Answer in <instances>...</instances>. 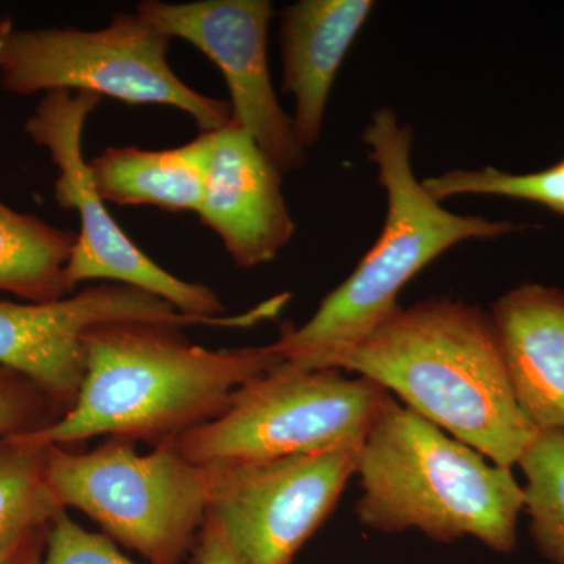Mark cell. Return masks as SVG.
Returning a JSON list of instances; mask_svg holds the SVG:
<instances>
[{
    "mask_svg": "<svg viewBox=\"0 0 564 564\" xmlns=\"http://www.w3.org/2000/svg\"><path fill=\"white\" fill-rule=\"evenodd\" d=\"M182 329L133 321L93 326L73 408L25 436L58 447L98 436L158 447L220 417L242 386L284 362L274 344L210 350Z\"/></svg>",
    "mask_w": 564,
    "mask_h": 564,
    "instance_id": "1",
    "label": "cell"
},
{
    "mask_svg": "<svg viewBox=\"0 0 564 564\" xmlns=\"http://www.w3.org/2000/svg\"><path fill=\"white\" fill-rule=\"evenodd\" d=\"M489 462L513 469L536 440L522 413L491 315L455 300L399 307L340 359Z\"/></svg>",
    "mask_w": 564,
    "mask_h": 564,
    "instance_id": "2",
    "label": "cell"
},
{
    "mask_svg": "<svg viewBox=\"0 0 564 564\" xmlns=\"http://www.w3.org/2000/svg\"><path fill=\"white\" fill-rule=\"evenodd\" d=\"M362 140L388 198L384 228L355 272L323 299L310 321L299 328L282 326L273 344L296 369L336 370L347 352L399 310L397 296L404 285L445 251L524 228L444 209L415 177L413 132L389 107L375 111Z\"/></svg>",
    "mask_w": 564,
    "mask_h": 564,
    "instance_id": "3",
    "label": "cell"
},
{
    "mask_svg": "<svg viewBox=\"0 0 564 564\" xmlns=\"http://www.w3.org/2000/svg\"><path fill=\"white\" fill-rule=\"evenodd\" d=\"M513 470L386 397L359 452V522L383 533L421 530L441 543L473 536L508 554L524 489Z\"/></svg>",
    "mask_w": 564,
    "mask_h": 564,
    "instance_id": "4",
    "label": "cell"
},
{
    "mask_svg": "<svg viewBox=\"0 0 564 564\" xmlns=\"http://www.w3.org/2000/svg\"><path fill=\"white\" fill-rule=\"evenodd\" d=\"M388 395L367 378L282 362L234 393L220 417L165 444L202 467L361 447Z\"/></svg>",
    "mask_w": 564,
    "mask_h": 564,
    "instance_id": "5",
    "label": "cell"
},
{
    "mask_svg": "<svg viewBox=\"0 0 564 564\" xmlns=\"http://www.w3.org/2000/svg\"><path fill=\"white\" fill-rule=\"evenodd\" d=\"M47 478L62 508H76L150 564H182L209 510L206 469L162 444L148 455L109 440L91 452L50 445Z\"/></svg>",
    "mask_w": 564,
    "mask_h": 564,
    "instance_id": "6",
    "label": "cell"
},
{
    "mask_svg": "<svg viewBox=\"0 0 564 564\" xmlns=\"http://www.w3.org/2000/svg\"><path fill=\"white\" fill-rule=\"evenodd\" d=\"M172 39L137 13H120L98 31L32 29L11 33L0 85L18 96L90 93L131 106L184 111L202 132L232 120L231 104L193 90L169 63Z\"/></svg>",
    "mask_w": 564,
    "mask_h": 564,
    "instance_id": "7",
    "label": "cell"
},
{
    "mask_svg": "<svg viewBox=\"0 0 564 564\" xmlns=\"http://www.w3.org/2000/svg\"><path fill=\"white\" fill-rule=\"evenodd\" d=\"M101 101L102 98L90 93H46L24 126L33 143L50 152L57 169L55 202L62 209L79 214L80 231L65 270L69 293L82 282L131 285L165 300L181 314L218 328H248L263 318L276 317L284 307L281 296L250 313L225 315L217 293L207 285L180 280L166 272L122 231L96 191L90 165L82 150L85 124Z\"/></svg>",
    "mask_w": 564,
    "mask_h": 564,
    "instance_id": "8",
    "label": "cell"
},
{
    "mask_svg": "<svg viewBox=\"0 0 564 564\" xmlns=\"http://www.w3.org/2000/svg\"><path fill=\"white\" fill-rule=\"evenodd\" d=\"M361 447L204 467L209 481L207 516L236 562L292 564L358 470Z\"/></svg>",
    "mask_w": 564,
    "mask_h": 564,
    "instance_id": "9",
    "label": "cell"
},
{
    "mask_svg": "<svg viewBox=\"0 0 564 564\" xmlns=\"http://www.w3.org/2000/svg\"><path fill=\"white\" fill-rule=\"evenodd\" d=\"M137 14L170 39L187 41L223 74L231 95L232 121L250 133L281 173L306 161L292 117L278 101L269 68V0H147Z\"/></svg>",
    "mask_w": 564,
    "mask_h": 564,
    "instance_id": "10",
    "label": "cell"
},
{
    "mask_svg": "<svg viewBox=\"0 0 564 564\" xmlns=\"http://www.w3.org/2000/svg\"><path fill=\"white\" fill-rule=\"evenodd\" d=\"M212 326L131 285H88L51 303L0 300V367L29 378L68 413L84 383L85 334L109 322Z\"/></svg>",
    "mask_w": 564,
    "mask_h": 564,
    "instance_id": "11",
    "label": "cell"
},
{
    "mask_svg": "<svg viewBox=\"0 0 564 564\" xmlns=\"http://www.w3.org/2000/svg\"><path fill=\"white\" fill-rule=\"evenodd\" d=\"M196 215L242 270L274 261L295 236L281 170L236 121L210 132Z\"/></svg>",
    "mask_w": 564,
    "mask_h": 564,
    "instance_id": "12",
    "label": "cell"
},
{
    "mask_svg": "<svg viewBox=\"0 0 564 564\" xmlns=\"http://www.w3.org/2000/svg\"><path fill=\"white\" fill-rule=\"evenodd\" d=\"M489 315L522 413L540 433H564V292L525 282Z\"/></svg>",
    "mask_w": 564,
    "mask_h": 564,
    "instance_id": "13",
    "label": "cell"
},
{
    "mask_svg": "<svg viewBox=\"0 0 564 564\" xmlns=\"http://www.w3.org/2000/svg\"><path fill=\"white\" fill-rule=\"evenodd\" d=\"M373 7L370 0H302L282 10V90L295 99L293 131L304 150L321 137L334 80Z\"/></svg>",
    "mask_w": 564,
    "mask_h": 564,
    "instance_id": "14",
    "label": "cell"
},
{
    "mask_svg": "<svg viewBox=\"0 0 564 564\" xmlns=\"http://www.w3.org/2000/svg\"><path fill=\"white\" fill-rule=\"evenodd\" d=\"M210 132L170 150L109 148L88 162L96 191L117 206L195 212L202 204Z\"/></svg>",
    "mask_w": 564,
    "mask_h": 564,
    "instance_id": "15",
    "label": "cell"
},
{
    "mask_svg": "<svg viewBox=\"0 0 564 564\" xmlns=\"http://www.w3.org/2000/svg\"><path fill=\"white\" fill-rule=\"evenodd\" d=\"M76 239V232L0 202V292L25 303L57 302L70 295L65 270Z\"/></svg>",
    "mask_w": 564,
    "mask_h": 564,
    "instance_id": "16",
    "label": "cell"
},
{
    "mask_svg": "<svg viewBox=\"0 0 564 564\" xmlns=\"http://www.w3.org/2000/svg\"><path fill=\"white\" fill-rule=\"evenodd\" d=\"M50 445L25 434L0 443V551L65 510L47 478Z\"/></svg>",
    "mask_w": 564,
    "mask_h": 564,
    "instance_id": "17",
    "label": "cell"
},
{
    "mask_svg": "<svg viewBox=\"0 0 564 564\" xmlns=\"http://www.w3.org/2000/svg\"><path fill=\"white\" fill-rule=\"evenodd\" d=\"M519 466L538 551L552 564H564V433L538 434Z\"/></svg>",
    "mask_w": 564,
    "mask_h": 564,
    "instance_id": "18",
    "label": "cell"
},
{
    "mask_svg": "<svg viewBox=\"0 0 564 564\" xmlns=\"http://www.w3.org/2000/svg\"><path fill=\"white\" fill-rule=\"evenodd\" d=\"M437 202L452 196H499L540 204L564 217V162L532 173H508L494 166L480 170H452L422 181Z\"/></svg>",
    "mask_w": 564,
    "mask_h": 564,
    "instance_id": "19",
    "label": "cell"
},
{
    "mask_svg": "<svg viewBox=\"0 0 564 564\" xmlns=\"http://www.w3.org/2000/svg\"><path fill=\"white\" fill-rule=\"evenodd\" d=\"M62 415L61 406L43 389L29 378L0 367V443L39 432Z\"/></svg>",
    "mask_w": 564,
    "mask_h": 564,
    "instance_id": "20",
    "label": "cell"
},
{
    "mask_svg": "<svg viewBox=\"0 0 564 564\" xmlns=\"http://www.w3.org/2000/svg\"><path fill=\"white\" fill-rule=\"evenodd\" d=\"M43 564H137L109 536L88 532L61 511L50 527Z\"/></svg>",
    "mask_w": 564,
    "mask_h": 564,
    "instance_id": "21",
    "label": "cell"
},
{
    "mask_svg": "<svg viewBox=\"0 0 564 564\" xmlns=\"http://www.w3.org/2000/svg\"><path fill=\"white\" fill-rule=\"evenodd\" d=\"M50 527L22 534L20 540L0 551V564H43Z\"/></svg>",
    "mask_w": 564,
    "mask_h": 564,
    "instance_id": "22",
    "label": "cell"
},
{
    "mask_svg": "<svg viewBox=\"0 0 564 564\" xmlns=\"http://www.w3.org/2000/svg\"><path fill=\"white\" fill-rule=\"evenodd\" d=\"M193 555H195L196 564H239L209 516L204 522Z\"/></svg>",
    "mask_w": 564,
    "mask_h": 564,
    "instance_id": "23",
    "label": "cell"
},
{
    "mask_svg": "<svg viewBox=\"0 0 564 564\" xmlns=\"http://www.w3.org/2000/svg\"><path fill=\"white\" fill-rule=\"evenodd\" d=\"M13 32L14 25L10 18L0 21V63H2L3 52H6L7 41Z\"/></svg>",
    "mask_w": 564,
    "mask_h": 564,
    "instance_id": "24",
    "label": "cell"
},
{
    "mask_svg": "<svg viewBox=\"0 0 564 564\" xmlns=\"http://www.w3.org/2000/svg\"><path fill=\"white\" fill-rule=\"evenodd\" d=\"M562 161L564 162V158L562 159Z\"/></svg>",
    "mask_w": 564,
    "mask_h": 564,
    "instance_id": "25",
    "label": "cell"
}]
</instances>
